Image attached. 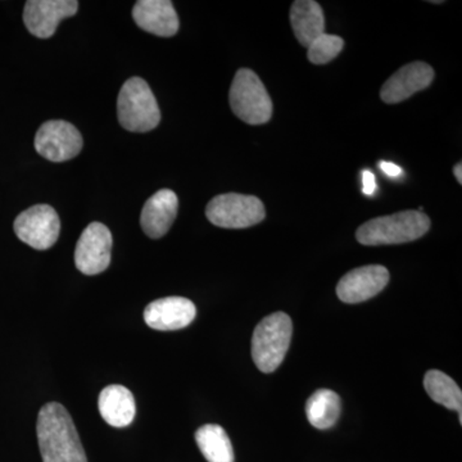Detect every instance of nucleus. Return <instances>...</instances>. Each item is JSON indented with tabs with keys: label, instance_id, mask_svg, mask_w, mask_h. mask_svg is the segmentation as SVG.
<instances>
[{
	"label": "nucleus",
	"instance_id": "1",
	"mask_svg": "<svg viewBox=\"0 0 462 462\" xmlns=\"http://www.w3.org/2000/svg\"><path fill=\"white\" fill-rule=\"evenodd\" d=\"M36 433L42 462H88L74 421L62 404L42 407Z\"/></svg>",
	"mask_w": 462,
	"mask_h": 462
},
{
	"label": "nucleus",
	"instance_id": "2",
	"mask_svg": "<svg viewBox=\"0 0 462 462\" xmlns=\"http://www.w3.org/2000/svg\"><path fill=\"white\" fill-rule=\"evenodd\" d=\"M430 229V217L410 209L367 221L358 227L356 238L364 245H402L421 238Z\"/></svg>",
	"mask_w": 462,
	"mask_h": 462
},
{
	"label": "nucleus",
	"instance_id": "3",
	"mask_svg": "<svg viewBox=\"0 0 462 462\" xmlns=\"http://www.w3.org/2000/svg\"><path fill=\"white\" fill-rule=\"evenodd\" d=\"M293 336V324L284 312L266 316L252 337V358L260 372H275L284 361Z\"/></svg>",
	"mask_w": 462,
	"mask_h": 462
},
{
	"label": "nucleus",
	"instance_id": "4",
	"mask_svg": "<svg viewBox=\"0 0 462 462\" xmlns=\"http://www.w3.org/2000/svg\"><path fill=\"white\" fill-rule=\"evenodd\" d=\"M117 115L121 126L132 133H147L156 129L161 112L151 88L141 78H132L121 88L117 99Z\"/></svg>",
	"mask_w": 462,
	"mask_h": 462
},
{
	"label": "nucleus",
	"instance_id": "5",
	"mask_svg": "<svg viewBox=\"0 0 462 462\" xmlns=\"http://www.w3.org/2000/svg\"><path fill=\"white\" fill-rule=\"evenodd\" d=\"M231 109L249 125H263L272 118L273 102L266 88L252 69H240L231 84Z\"/></svg>",
	"mask_w": 462,
	"mask_h": 462
},
{
	"label": "nucleus",
	"instance_id": "6",
	"mask_svg": "<svg viewBox=\"0 0 462 462\" xmlns=\"http://www.w3.org/2000/svg\"><path fill=\"white\" fill-rule=\"evenodd\" d=\"M206 216L212 224L225 229H245L263 221V200L254 196L227 193L209 200Z\"/></svg>",
	"mask_w": 462,
	"mask_h": 462
},
{
	"label": "nucleus",
	"instance_id": "7",
	"mask_svg": "<svg viewBox=\"0 0 462 462\" xmlns=\"http://www.w3.org/2000/svg\"><path fill=\"white\" fill-rule=\"evenodd\" d=\"M60 231V216L53 207L48 205L30 207L14 221V233L18 239L38 251L53 247Z\"/></svg>",
	"mask_w": 462,
	"mask_h": 462
},
{
	"label": "nucleus",
	"instance_id": "8",
	"mask_svg": "<svg viewBox=\"0 0 462 462\" xmlns=\"http://www.w3.org/2000/svg\"><path fill=\"white\" fill-rule=\"evenodd\" d=\"M35 148L45 160L65 162L80 153L83 136L74 125L67 121H47L36 133Z\"/></svg>",
	"mask_w": 462,
	"mask_h": 462
},
{
	"label": "nucleus",
	"instance_id": "9",
	"mask_svg": "<svg viewBox=\"0 0 462 462\" xmlns=\"http://www.w3.org/2000/svg\"><path fill=\"white\" fill-rule=\"evenodd\" d=\"M112 234L106 225L91 223L75 249V264L85 275H98L111 263Z\"/></svg>",
	"mask_w": 462,
	"mask_h": 462
},
{
	"label": "nucleus",
	"instance_id": "10",
	"mask_svg": "<svg viewBox=\"0 0 462 462\" xmlns=\"http://www.w3.org/2000/svg\"><path fill=\"white\" fill-rule=\"evenodd\" d=\"M79 9L76 0H29L23 11V23L39 39H48L56 32L58 23L75 16Z\"/></svg>",
	"mask_w": 462,
	"mask_h": 462
},
{
	"label": "nucleus",
	"instance_id": "11",
	"mask_svg": "<svg viewBox=\"0 0 462 462\" xmlns=\"http://www.w3.org/2000/svg\"><path fill=\"white\" fill-rule=\"evenodd\" d=\"M389 282V272L382 264H369L346 273L337 285V294L342 302H365L379 294Z\"/></svg>",
	"mask_w": 462,
	"mask_h": 462
},
{
	"label": "nucleus",
	"instance_id": "12",
	"mask_svg": "<svg viewBox=\"0 0 462 462\" xmlns=\"http://www.w3.org/2000/svg\"><path fill=\"white\" fill-rule=\"evenodd\" d=\"M196 315V306L188 298L166 297L145 307L144 321L154 330H179L190 325Z\"/></svg>",
	"mask_w": 462,
	"mask_h": 462
},
{
	"label": "nucleus",
	"instance_id": "13",
	"mask_svg": "<svg viewBox=\"0 0 462 462\" xmlns=\"http://www.w3.org/2000/svg\"><path fill=\"white\" fill-rule=\"evenodd\" d=\"M434 79L433 69L424 62H413L401 67L396 74L383 85L380 98L388 105L409 99L413 94L427 89Z\"/></svg>",
	"mask_w": 462,
	"mask_h": 462
},
{
	"label": "nucleus",
	"instance_id": "14",
	"mask_svg": "<svg viewBox=\"0 0 462 462\" xmlns=\"http://www.w3.org/2000/svg\"><path fill=\"white\" fill-rule=\"evenodd\" d=\"M133 18L142 30L170 38L179 32V17L170 0H139L133 8Z\"/></svg>",
	"mask_w": 462,
	"mask_h": 462
},
{
	"label": "nucleus",
	"instance_id": "15",
	"mask_svg": "<svg viewBox=\"0 0 462 462\" xmlns=\"http://www.w3.org/2000/svg\"><path fill=\"white\" fill-rule=\"evenodd\" d=\"M178 196L170 189L158 190L143 207L141 224L143 231L152 239L166 236L178 216Z\"/></svg>",
	"mask_w": 462,
	"mask_h": 462
},
{
	"label": "nucleus",
	"instance_id": "16",
	"mask_svg": "<svg viewBox=\"0 0 462 462\" xmlns=\"http://www.w3.org/2000/svg\"><path fill=\"white\" fill-rule=\"evenodd\" d=\"M98 407L103 420L111 427H129L135 418V400L132 392L123 385H108L103 389Z\"/></svg>",
	"mask_w": 462,
	"mask_h": 462
},
{
	"label": "nucleus",
	"instance_id": "17",
	"mask_svg": "<svg viewBox=\"0 0 462 462\" xmlns=\"http://www.w3.org/2000/svg\"><path fill=\"white\" fill-rule=\"evenodd\" d=\"M291 29L300 45L309 48L325 33L324 12L314 0H297L291 8Z\"/></svg>",
	"mask_w": 462,
	"mask_h": 462
},
{
	"label": "nucleus",
	"instance_id": "18",
	"mask_svg": "<svg viewBox=\"0 0 462 462\" xmlns=\"http://www.w3.org/2000/svg\"><path fill=\"white\" fill-rule=\"evenodd\" d=\"M342 412V401L338 393L330 389H319L306 403V415L316 430H330L338 421Z\"/></svg>",
	"mask_w": 462,
	"mask_h": 462
},
{
	"label": "nucleus",
	"instance_id": "19",
	"mask_svg": "<svg viewBox=\"0 0 462 462\" xmlns=\"http://www.w3.org/2000/svg\"><path fill=\"white\" fill-rule=\"evenodd\" d=\"M196 442L208 462H234L233 445L223 427L207 424L196 433Z\"/></svg>",
	"mask_w": 462,
	"mask_h": 462
},
{
	"label": "nucleus",
	"instance_id": "20",
	"mask_svg": "<svg viewBox=\"0 0 462 462\" xmlns=\"http://www.w3.org/2000/svg\"><path fill=\"white\" fill-rule=\"evenodd\" d=\"M424 388L434 402L442 404L452 411L462 412V392L455 380L439 370L425 374Z\"/></svg>",
	"mask_w": 462,
	"mask_h": 462
},
{
	"label": "nucleus",
	"instance_id": "21",
	"mask_svg": "<svg viewBox=\"0 0 462 462\" xmlns=\"http://www.w3.org/2000/svg\"><path fill=\"white\" fill-rule=\"evenodd\" d=\"M343 47H345V42L339 36L322 33L310 45L307 56L310 62L314 65H327L338 56Z\"/></svg>",
	"mask_w": 462,
	"mask_h": 462
},
{
	"label": "nucleus",
	"instance_id": "22",
	"mask_svg": "<svg viewBox=\"0 0 462 462\" xmlns=\"http://www.w3.org/2000/svg\"><path fill=\"white\" fill-rule=\"evenodd\" d=\"M363 184H364V193L366 196H373L376 190V181L375 175L369 170H365L363 172Z\"/></svg>",
	"mask_w": 462,
	"mask_h": 462
},
{
	"label": "nucleus",
	"instance_id": "23",
	"mask_svg": "<svg viewBox=\"0 0 462 462\" xmlns=\"http://www.w3.org/2000/svg\"><path fill=\"white\" fill-rule=\"evenodd\" d=\"M380 169H382V171L389 176V178H397V176H400L401 172H402L401 167L397 166L396 163L385 162V161L380 162Z\"/></svg>",
	"mask_w": 462,
	"mask_h": 462
},
{
	"label": "nucleus",
	"instance_id": "24",
	"mask_svg": "<svg viewBox=\"0 0 462 462\" xmlns=\"http://www.w3.org/2000/svg\"><path fill=\"white\" fill-rule=\"evenodd\" d=\"M455 178L457 179L458 184H462V163L458 162L454 169Z\"/></svg>",
	"mask_w": 462,
	"mask_h": 462
}]
</instances>
